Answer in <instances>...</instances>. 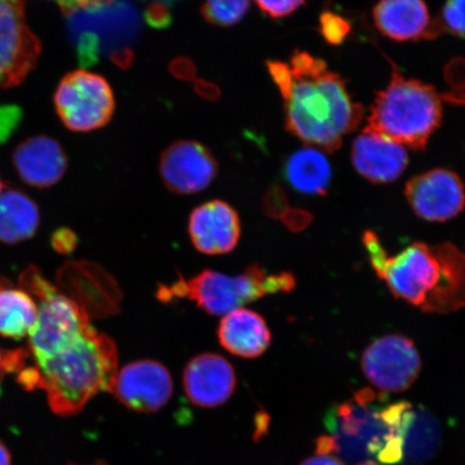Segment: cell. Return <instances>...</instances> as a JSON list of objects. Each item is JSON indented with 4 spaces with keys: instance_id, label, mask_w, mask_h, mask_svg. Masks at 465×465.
Instances as JSON below:
<instances>
[{
    "instance_id": "6da1fadb",
    "label": "cell",
    "mask_w": 465,
    "mask_h": 465,
    "mask_svg": "<svg viewBox=\"0 0 465 465\" xmlns=\"http://www.w3.org/2000/svg\"><path fill=\"white\" fill-rule=\"evenodd\" d=\"M267 67L283 98L286 129L302 142L334 153L361 124V104L322 58L295 51L290 64L269 61Z\"/></svg>"
},
{
    "instance_id": "7a4b0ae2",
    "label": "cell",
    "mask_w": 465,
    "mask_h": 465,
    "mask_svg": "<svg viewBox=\"0 0 465 465\" xmlns=\"http://www.w3.org/2000/svg\"><path fill=\"white\" fill-rule=\"evenodd\" d=\"M363 243L378 277L395 298L429 313H450L465 306V254L451 242H412L389 255L373 231Z\"/></svg>"
},
{
    "instance_id": "3957f363",
    "label": "cell",
    "mask_w": 465,
    "mask_h": 465,
    "mask_svg": "<svg viewBox=\"0 0 465 465\" xmlns=\"http://www.w3.org/2000/svg\"><path fill=\"white\" fill-rule=\"evenodd\" d=\"M118 371L114 341L89 327L54 356L26 364L17 381L27 391H44L54 414L73 416L97 394L112 392Z\"/></svg>"
},
{
    "instance_id": "277c9868",
    "label": "cell",
    "mask_w": 465,
    "mask_h": 465,
    "mask_svg": "<svg viewBox=\"0 0 465 465\" xmlns=\"http://www.w3.org/2000/svg\"><path fill=\"white\" fill-rule=\"evenodd\" d=\"M409 404L389 403L385 394L361 389L351 399L331 407L324 418L327 434L318 440L317 453L356 465L400 463Z\"/></svg>"
},
{
    "instance_id": "5b68a950",
    "label": "cell",
    "mask_w": 465,
    "mask_h": 465,
    "mask_svg": "<svg viewBox=\"0 0 465 465\" xmlns=\"http://www.w3.org/2000/svg\"><path fill=\"white\" fill-rule=\"evenodd\" d=\"M443 120V104L433 85L406 79L393 67L391 83L371 107L366 131L415 151L427 148Z\"/></svg>"
},
{
    "instance_id": "8992f818",
    "label": "cell",
    "mask_w": 465,
    "mask_h": 465,
    "mask_svg": "<svg viewBox=\"0 0 465 465\" xmlns=\"http://www.w3.org/2000/svg\"><path fill=\"white\" fill-rule=\"evenodd\" d=\"M294 286V277L289 272L269 275L253 264L237 276L206 270L188 281L180 277L171 286L161 287L158 298L163 302L187 298L213 316H225L267 294L290 292Z\"/></svg>"
},
{
    "instance_id": "52a82bcc",
    "label": "cell",
    "mask_w": 465,
    "mask_h": 465,
    "mask_svg": "<svg viewBox=\"0 0 465 465\" xmlns=\"http://www.w3.org/2000/svg\"><path fill=\"white\" fill-rule=\"evenodd\" d=\"M20 288L32 296L38 308L37 322L28 335V357L33 361L54 356L91 327L85 308L46 281L36 267L23 272Z\"/></svg>"
},
{
    "instance_id": "ba28073f",
    "label": "cell",
    "mask_w": 465,
    "mask_h": 465,
    "mask_svg": "<svg viewBox=\"0 0 465 465\" xmlns=\"http://www.w3.org/2000/svg\"><path fill=\"white\" fill-rule=\"evenodd\" d=\"M56 113L68 130L91 132L112 120L114 92L101 74L75 71L64 77L54 95Z\"/></svg>"
},
{
    "instance_id": "9c48e42d",
    "label": "cell",
    "mask_w": 465,
    "mask_h": 465,
    "mask_svg": "<svg viewBox=\"0 0 465 465\" xmlns=\"http://www.w3.org/2000/svg\"><path fill=\"white\" fill-rule=\"evenodd\" d=\"M42 43L27 25L23 0H0V89L19 85L37 66Z\"/></svg>"
},
{
    "instance_id": "30bf717a",
    "label": "cell",
    "mask_w": 465,
    "mask_h": 465,
    "mask_svg": "<svg viewBox=\"0 0 465 465\" xmlns=\"http://www.w3.org/2000/svg\"><path fill=\"white\" fill-rule=\"evenodd\" d=\"M366 378L387 392L409 389L421 371V359L414 342L402 335H387L365 349L361 360Z\"/></svg>"
},
{
    "instance_id": "8fae6325",
    "label": "cell",
    "mask_w": 465,
    "mask_h": 465,
    "mask_svg": "<svg viewBox=\"0 0 465 465\" xmlns=\"http://www.w3.org/2000/svg\"><path fill=\"white\" fill-rule=\"evenodd\" d=\"M405 196L417 216L431 223H445L465 208L462 179L446 168H435L409 180Z\"/></svg>"
},
{
    "instance_id": "7c38bea8",
    "label": "cell",
    "mask_w": 465,
    "mask_h": 465,
    "mask_svg": "<svg viewBox=\"0 0 465 465\" xmlns=\"http://www.w3.org/2000/svg\"><path fill=\"white\" fill-rule=\"evenodd\" d=\"M173 391L170 371L153 360L124 366L115 376L112 393L122 405L137 412H154L164 407Z\"/></svg>"
},
{
    "instance_id": "4fadbf2b",
    "label": "cell",
    "mask_w": 465,
    "mask_h": 465,
    "mask_svg": "<svg viewBox=\"0 0 465 465\" xmlns=\"http://www.w3.org/2000/svg\"><path fill=\"white\" fill-rule=\"evenodd\" d=\"M160 173L166 188L177 194H193L205 190L216 178L217 161L205 145L180 141L161 156Z\"/></svg>"
},
{
    "instance_id": "5bb4252c",
    "label": "cell",
    "mask_w": 465,
    "mask_h": 465,
    "mask_svg": "<svg viewBox=\"0 0 465 465\" xmlns=\"http://www.w3.org/2000/svg\"><path fill=\"white\" fill-rule=\"evenodd\" d=\"M241 220L235 209L223 201H212L194 209L189 220L192 243L202 253L231 252L241 237Z\"/></svg>"
},
{
    "instance_id": "9a60e30c",
    "label": "cell",
    "mask_w": 465,
    "mask_h": 465,
    "mask_svg": "<svg viewBox=\"0 0 465 465\" xmlns=\"http://www.w3.org/2000/svg\"><path fill=\"white\" fill-rule=\"evenodd\" d=\"M183 386L192 403L212 409L232 397L236 387L235 371L220 354L203 353L185 366Z\"/></svg>"
},
{
    "instance_id": "2e32d148",
    "label": "cell",
    "mask_w": 465,
    "mask_h": 465,
    "mask_svg": "<svg viewBox=\"0 0 465 465\" xmlns=\"http://www.w3.org/2000/svg\"><path fill=\"white\" fill-rule=\"evenodd\" d=\"M351 161L356 170L371 183H391L401 177L409 164L402 145L371 131L364 130L354 139Z\"/></svg>"
},
{
    "instance_id": "e0dca14e",
    "label": "cell",
    "mask_w": 465,
    "mask_h": 465,
    "mask_svg": "<svg viewBox=\"0 0 465 465\" xmlns=\"http://www.w3.org/2000/svg\"><path fill=\"white\" fill-rule=\"evenodd\" d=\"M377 31L393 42H420L438 37L424 0H380L373 9Z\"/></svg>"
},
{
    "instance_id": "ac0fdd59",
    "label": "cell",
    "mask_w": 465,
    "mask_h": 465,
    "mask_svg": "<svg viewBox=\"0 0 465 465\" xmlns=\"http://www.w3.org/2000/svg\"><path fill=\"white\" fill-rule=\"evenodd\" d=\"M17 173L25 183L37 188L51 187L66 172L65 153L54 139L33 137L21 143L14 156Z\"/></svg>"
},
{
    "instance_id": "d6986e66",
    "label": "cell",
    "mask_w": 465,
    "mask_h": 465,
    "mask_svg": "<svg viewBox=\"0 0 465 465\" xmlns=\"http://www.w3.org/2000/svg\"><path fill=\"white\" fill-rule=\"evenodd\" d=\"M218 339L226 351L237 357L253 359L269 349L272 334L264 318L258 312L238 308L221 320Z\"/></svg>"
},
{
    "instance_id": "ffe728a7",
    "label": "cell",
    "mask_w": 465,
    "mask_h": 465,
    "mask_svg": "<svg viewBox=\"0 0 465 465\" xmlns=\"http://www.w3.org/2000/svg\"><path fill=\"white\" fill-rule=\"evenodd\" d=\"M440 422L424 406L409 404L404 417L402 460L406 465H422L439 451Z\"/></svg>"
},
{
    "instance_id": "44dd1931",
    "label": "cell",
    "mask_w": 465,
    "mask_h": 465,
    "mask_svg": "<svg viewBox=\"0 0 465 465\" xmlns=\"http://www.w3.org/2000/svg\"><path fill=\"white\" fill-rule=\"evenodd\" d=\"M284 177L301 193L325 195L332 182V168L322 151L307 147L290 155L284 165Z\"/></svg>"
},
{
    "instance_id": "7402d4cb",
    "label": "cell",
    "mask_w": 465,
    "mask_h": 465,
    "mask_svg": "<svg viewBox=\"0 0 465 465\" xmlns=\"http://www.w3.org/2000/svg\"><path fill=\"white\" fill-rule=\"evenodd\" d=\"M36 302L23 289L0 277V335L21 340L37 322Z\"/></svg>"
},
{
    "instance_id": "603a6c76",
    "label": "cell",
    "mask_w": 465,
    "mask_h": 465,
    "mask_svg": "<svg viewBox=\"0 0 465 465\" xmlns=\"http://www.w3.org/2000/svg\"><path fill=\"white\" fill-rule=\"evenodd\" d=\"M38 225V208L28 196L14 190L0 194V241L25 242L35 234Z\"/></svg>"
},
{
    "instance_id": "cb8c5ba5",
    "label": "cell",
    "mask_w": 465,
    "mask_h": 465,
    "mask_svg": "<svg viewBox=\"0 0 465 465\" xmlns=\"http://www.w3.org/2000/svg\"><path fill=\"white\" fill-rule=\"evenodd\" d=\"M250 0H205L202 15L217 26H232L241 22L249 9Z\"/></svg>"
},
{
    "instance_id": "d4e9b609",
    "label": "cell",
    "mask_w": 465,
    "mask_h": 465,
    "mask_svg": "<svg viewBox=\"0 0 465 465\" xmlns=\"http://www.w3.org/2000/svg\"><path fill=\"white\" fill-rule=\"evenodd\" d=\"M434 21L440 35L450 33L453 36L465 38V0H446Z\"/></svg>"
},
{
    "instance_id": "484cf974",
    "label": "cell",
    "mask_w": 465,
    "mask_h": 465,
    "mask_svg": "<svg viewBox=\"0 0 465 465\" xmlns=\"http://www.w3.org/2000/svg\"><path fill=\"white\" fill-rule=\"evenodd\" d=\"M351 29V22L333 11H324L319 17V32L329 45L344 44Z\"/></svg>"
},
{
    "instance_id": "4316f807",
    "label": "cell",
    "mask_w": 465,
    "mask_h": 465,
    "mask_svg": "<svg viewBox=\"0 0 465 465\" xmlns=\"http://www.w3.org/2000/svg\"><path fill=\"white\" fill-rule=\"evenodd\" d=\"M254 3L262 13L276 20L292 15L306 4V0H254Z\"/></svg>"
},
{
    "instance_id": "83f0119b",
    "label": "cell",
    "mask_w": 465,
    "mask_h": 465,
    "mask_svg": "<svg viewBox=\"0 0 465 465\" xmlns=\"http://www.w3.org/2000/svg\"><path fill=\"white\" fill-rule=\"evenodd\" d=\"M145 17H147L149 25L156 28H164L172 23L170 11L162 4L149 5Z\"/></svg>"
},
{
    "instance_id": "f1b7e54d",
    "label": "cell",
    "mask_w": 465,
    "mask_h": 465,
    "mask_svg": "<svg viewBox=\"0 0 465 465\" xmlns=\"http://www.w3.org/2000/svg\"><path fill=\"white\" fill-rule=\"evenodd\" d=\"M172 74L174 77L184 81L195 80L196 68L193 62L189 58L180 57L173 60L170 66Z\"/></svg>"
},
{
    "instance_id": "f546056e",
    "label": "cell",
    "mask_w": 465,
    "mask_h": 465,
    "mask_svg": "<svg viewBox=\"0 0 465 465\" xmlns=\"http://www.w3.org/2000/svg\"><path fill=\"white\" fill-rule=\"evenodd\" d=\"M77 245V237L69 230H60L54 236V246L62 253L73 252Z\"/></svg>"
},
{
    "instance_id": "4dcf8cb0",
    "label": "cell",
    "mask_w": 465,
    "mask_h": 465,
    "mask_svg": "<svg viewBox=\"0 0 465 465\" xmlns=\"http://www.w3.org/2000/svg\"><path fill=\"white\" fill-rule=\"evenodd\" d=\"M283 191L281 188L271 189L267 193L264 202V207L267 214H277L282 211L284 202H286Z\"/></svg>"
},
{
    "instance_id": "1f68e13d",
    "label": "cell",
    "mask_w": 465,
    "mask_h": 465,
    "mask_svg": "<svg viewBox=\"0 0 465 465\" xmlns=\"http://www.w3.org/2000/svg\"><path fill=\"white\" fill-rule=\"evenodd\" d=\"M64 11L72 13L79 9L96 7L106 2V0H54Z\"/></svg>"
},
{
    "instance_id": "d6a6232c",
    "label": "cell",
    "mask_w": 465,
    "mask_h": 465,
    "mask_svg": "<svg viewBox=\"0 0 465 465\" xmlns=\"http://www.w3.org/2000/svg\"><path fill=\"white\" fill-rule=\"evenodd\" d=\"M197 94L208 101H216L220 96V90L216 84L208 83L205 80H197L195 84Z\"/></svg>"
},
{
    "instance_id": "836d02e7",
    "label": "cell",
    "mask_w": 465,
    "mask_h": 465,
    "mask_svg": "<svg viewBox=\"0 0 465 465\" xmlns=\"http://www.w3.org/2000/svg\"><path fill=\"white\" fill-rule=\"evenodd\" d=\"M301 465H344V463L328 453H317L316 456L307 459Z\"/></svg>"
},
{
    "instance_id": "e575fe53",
    "label": "cell",
    "mask_w": 465,
    "mask_h": 465,
    "mask_svg": "<svg viewBox=\"0 0 465 465\" xmlns=\"http://www.w3.org/2000/svg\"><path fill=\"white\" fill-rule=\"evenodd\" d=\"M113 60L120 67H127L133 60L132 52L130 50L120 51L118 54H114Z\"/></svg>"
},
{
    "instance_id": "d590c367",
    "label": "cell",
    "mask_w": 465,
    "mask_h": 465,
    "mask_svg": "<svg viewBox=\"0 0 465 465\" xmlns=\"http://www.w3.org/2000/svg\"><path fill=\"white\" fill-rule=\"evenodd\" d=\"M0 465H11V455L2 440H0Z\"/></svg>"
},
{
    "instance_id": "8d00e7d4",
    "label": "cell",
    "mask_w": 465,
    "mask_h": 465,
    "mask_svg": "<svg viewBox=\"0 0 465 465\" xmlns=\"http://www.w3.org/2000/svg\"><path fill=\"white\" fill-rule=\"evenodd\" d=\"M5 356H7V352L0 351V373H5Z\"/></svg>"
},
{
    "instance_id": "74e56055",
    "label": "cell",
    "mask_w": 465,
    "mask_h": 465,
    "mask_svg": "<svg viewBox=\"0 0 465 465\" xmlns=\"http://www.w3.org/2000/svg\"><path fill=\"white\" fill-rule=\"evenodd\" d=\"M359 465H382V464H380L378 462H365V463L359 464Z\"/></svg>"
},
{
    "instance_id": "f35d334b",
    "label": "cell",
    "mask_w": 465,
    "mask_h": 465,
    "mask_svg": "<svg viewBox=\"0 0 465 465\" xmlns=\"http://www.w3.org/2000/svg\"><path fill=\"white\" fill-rule=\"evenodd\" d=\"M2 191H3V183H2V180H0V194H2Z\"/></svg>"
},
{
    "instance_id": "ab89813d",
    "label": "cell",
    "mask_w": 465,
    "mask_h": 465,
    "mask_svg": "<svg viewBox=\"0 0 465 465\" xmlns=\"http://www.w3.org/2000/svg\"><path fill=\"white\" fill-rule=\"evenodd\" d=\"M96 465H104V464H96Z\"/></svg>"
}]
</instances>
